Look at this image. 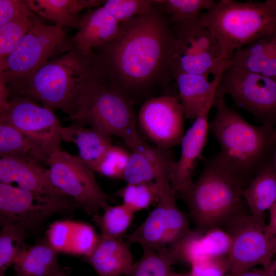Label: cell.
I'll list each match as a JSON object with an SVG mask.
<instances>
[{"mask_svg":"<svg viewBox=\"0 0 276 276\" xmlns=\"http://www.w3.org/2000/svg\"><path fill=\"white\" fill-rule=\"evenodd\" d=\"M211 109L208 108L195 119L181 139L179 158L173 163L168 176L171 187L176 194L185 193L193 183L194 170L207 142Z\"/></svg>","mask_w":276,"mask_h":276,"instance_id":"cell-16","label":"cell"},{"mask_svg":"<svg viewBox=\"0 0 276 276\" xmlns=\"http://www.w3.org/2000/svg\"><path fill=\"white\" fill-rule=\"evenodd\" d=\"M124 141L132 152L141 154L155 165L167 171L169 174L175 160L169 150L151 146L141 136L137 130L128 135Z\"/></svg>","mask_w":276,"mask_h":276,"instance_id":"cell-34","label":"cell"},{"mask_svg":"<svg viewBox=\"0 0 276 276\" xmlns=\"http://www.w3.org/2000/svg\"><path fill=\"white\" fill-rule=\"evenodd\" d=\"M131 243L101 237L86 261L99 276H127L133 264Z\"/></svg>","mask_w":276,"mask_h":276,"instance_id":"cell-20","label":"cell"},{"mask_svg":"<svg viewBox=\"0 0 276 276\" xmlns=\"http://www.w3.org/2000/svg\"><path fill=\"white\" fill-rule=\"evenodd\" d=\"M275 48L276 35L255 41L233 53L231 66L261 74Z\"/></svg>","mask_w":276,"mask_h":276,"instance_id":"cell-26","label":"cell"},{"mask_svg":"<svg viewBox=\"0 0 276 276\" xmlns=\"http://www.w3.org/2000/svg\"><path fill=\"white\" fill-rule=\"evenodd\" d=\"M160 195L157 204L148 217L127 236L131 243L142 248L170 249L190 229L188 218L178 207L168 176L157 179Z\"/></svg>","mask_w":276,"mask_h":276,"instance_id":"cell-11","label":"cell"},{"mask_svg":"<svg viewBox=\"0 0 276 276\" xmlns=\"http://www.w3.org/2000/svg\"><path fill=\"white\" fill-rule=\"evenodd\" d=\"M0 155L45 162L51 155L40 143L7 123H0Z\"/></svg>","mask_w":276,"mask_h":276,"instance_id":"cell-25","label":"cell"},{"mask_svg":"<svg viewBox=\"0 0 276 276\" xmlns=\"http://www.w3.org/2000/svg\"><path fill=\"white\" fill-rule=\"evenodd\" d=\"M228 95L236 105L264 123L276 122V81L230 66L222 75L216 96Z\"/></svg>","mask_w":276,"mask_h":276,"instance_id":"cell-12","label":"cell"},{"mask_svg":"<svg viewBox=\"0 0 276 276\" xmlns=\"http://www.w3.org/2000/svg\"><path fill=\"white\" fill-rule=\"evenodd\" d=\"M174 35L154 7L145 16L120 24L117 36L98 55L107 81L132 102L168 68Z\"/></svg>","mask_w":276,"mask_h":276,"instance_id":"cell-1","label":"cell"},{"mask_svg":"<svg viewBox=\"0 0 276 276\" xmlns=\"http://www.w3.org/2000/svg\"><path fill=\"white\" fill-rule=\"evenodd\" d=\"M244 189L215 154L205 162L198 178L180 196L195 229L205 232L222 228L232 217L244 211Z\"/></svg>","mask_w":276,"mask_h":276,"instance_id":"cell-4","label":"cell"},{"mask_svg":"<svg viewBox=\"0 0 276 276\" xmlns=\"http://www.w3.org/2000/svg\"><path fill=\"white\" fill-rule=\"evenodd\" d=\"M272 139L274 143L276 144V129H274L272 135Z\"/></svg>","mask_w":276,"mask_h":276,"instance_id":"cell-47","label":"cell"},{"mask_svg":"<svg viewBox=\"0 0 276 276\" xmlns=\"http://www.w3.org/2000/svg\"><path fill=\"white\" fill-rule=\"evenodd\" d=\"M0 276H6L8 268L13 265L20 248L27 237L22 227L0 219Z\"/></svg>","mask_w":276,"mask_h":276,"instance_id":"cell-29","label":"cell"},{"mask_svg":"<svg viewBox=\"0 0 276 276\" xmlns=\"http://www.w3.org/2000/svg\"><path fill=\"white\" fill-rule=\"evenodd\" d=\"M0 121L11 124L40 143L51 155L60 149L62 126L47 106H39L27 98L12 97L6 107L0 111Z\"/></svg>","mask_w":276,"mask_h":276,"instance_id":"cell-14","label":"cell"},{"mask_svg":"<svg viewBox=\"0 0 276 276\" xmlns=\"http://www.w3.org/2000/svg\"><path fill=\"white\" fill-rule=\"evenodd\" d=\"M217 41L223 56L259 39L276 35V13L269 0H220L198 17Z\"/></svg>","mask_w":276,"mask_h":276,"instance_id":"cell-5","label":"cell"},{"mask_svg":"<svg viewBox=\"0 0 276 276\" xmlns=\"http://www.w3.org/2000/svg\"><path fill=\"white\" fill-rule=\"evenodd\" d=\"M192 276H223L229 273L228 256L213 257L191 265Z\"/></svg>","mask_w":276,"mask_h":276,"instance_id":"cell-39","label":"cell"},{"mask_svg":"<svg viewBox=\"0 0 276 276\" xmlns=\"http://www.w3.org/2000/svg\"><path fill=\"white\" fill-rule=\"evenodd\" d=\"M263 268L270 276H276V258L272 259L267 266Z\"/></svg>","mask_w":276,"mask_h":276,"instance_id":"cell-44","label":"cell"},{"mask_svg":"<svg viewBox=\"0 0 276 276\" xmlns=\"http://www.w3.org/2000/svg\"><path fill=\"white\" fill-rule=\"evenodd\" d=\"M67 119L123 140L137 130L132 102L111 86L106 78L94 81L83 91Z\"/></svg>","mask_w":276,"mask_h":276,"instance_id":"cell-7","label":"cell"},{"mask_svg":"<svg viewBox=\"0 0 276 276\" xmlns=\"http://www.w3.org/2000/svg\"><path fill=\"white\" fill-rule=\"evenodd\" d=\"M35 14L25 1L0 0V26L15 20L36 18Z\"/></svg>","mask_w":276,"mask_h":276,"instance_id":"cell-40","label":"cell"},{"mask_svg":"<svg viewBox=\"0 0 276 276\" xmlns=\"http://www.w3.org/2000/svg\"><path fill=\"white\" fill-rule=\"evenodd\" d=\"M100 237L89 224L75 222L69 253L87 257L96 246Z\"/></svg>","mask_w":276,"mask_h":276,"instance_id":"cell-37","label":"cell"},{"mask_svg":"<svg viewBox=\"0 0 276 276\" xmlns=\"http://www.w3.org/2000/svg\"><path fill=\"white\" fill-rule=\"evenodd\" d=\"M120 24L102 6L82 16L78 31L71 39L81 51L91 53L93 48H101L118 35Z\"/></svg>","mask_w":276,"mask_h":276,"instance_id":"cell-19","label":"cell"},{"mask_svg":"<svg viewBox=\"0 0 276 276\" xmlns=\"http://www.w3.org/2000/svg\"><path fill=\"white\" fill-rule=\"evenodd\" d=\"M275 169V171H276V154H275V166L273 165Z\"/></svg>","mask_w":276,"mask_h":276,"instance_id":"cell-49","label":"cell"},{"mask_svg":"<svg viewBox=\"0 0 276 276\" xmlns=\"http://www.w3.org/2000/svg\"><path fill=\"white\" fill-rule=\"evenodd\" d=\"M103 214L94 217L100 228L101 237L109 239H121L130 227L134 213L124 204L107 206Z\"/></svg>","mask_w":276,"mask_h":276,"instance_id":"cell-28","label":"cell"},{"mask_svg":"<svg viewBox=\"0 0 276 276\" xmlns=\"http://www.w3.org/2000/svg\"><path fill=\"white\" fill-rule=\"evenodd\" d=\"M63 27L38 20L19 45L0 65V77L6 83L9 98L27 84L48 61L72 47Z\"/></svg>","mask_w":276,"mask_h":276,"instance_id":"cell-6","label":"cell"},{"mask_svg":"<svg viewBox=\"0 0 276 276\" xmlns=\"http://www.w3.org/2000/svg\"><path fill=\"white\" fill-rule=\"evenodd\" d=\"M155 4L151 0H107L103 6L121 24L149 14Z\"/></svg>","mask_w":276,"mask_h":276,"instance_id":"cell-35","label":"cell"},{"mask_svg":"<svg viewBox=\"0 0 276 276\" xmlns=\"http://www.w3.org/2000/svg\"><path fill=\"white\" fill-rule=\"evenodd\" d=\"M78 207L70 198L43 195L0 182V219L26 231L35 228L54 214Z\"/></svg>","mask_w":276,"mask_h":276,"instance_id":"cell-13","label":"cell"},{"mask_svg":"<svg viewBox=\"0 0 276 276\" xmlns=\"http://www.w3.org/2000/svg\"><path fill=\"white\" fill-rule=\"evenodd\" d=\"M223 74L214 77L212 81L202 75L179 73L174 76L186 118L195 119L214 106L217 88Z\"/></svg>","mask_w":276,"mask_h":276,"instance_id":"cell-18","label":"cell"},{"mask_svg":"<svg viewBox=\"0 0 276 276\" xmlns=\"http://www.w3.org/2000/svg\"><path fill=\"white\" fill-rule=\"evenodd\" d=\"M269 2L276 13V0H269Z\"/></svg>","mask_w":276,"mask_h":276,"instance_id":"cell-46","label":"cell"},{"mask_svg":"<svg viewBox=\"0 0 276 276\" xmlns=\"http://www.w3.org/2000/svg\"><path fill=\"white\" fill-rule=\"evenodd\" d=\"M105 78L99 56L85 53L72 43L68 51L48 61L12 97L37 101L70 116L83 91L93 82Z\"/></svg>","mask_w":276,"mask_h":276,"instance_id":"cell-3","label":"cell"},{"mask_svg":"<svg viewBox=\"0 0 276 276\" xmlns=\"http://www.w3.org/2000/svg\"><path fill=\"white\" fill-rule=\"evenodd\" d=\"M74 225L70 220L54 222L47 232V242L57 252L69 253Z\"/></svg>","mask_w":276,"mask_h":276,"instance_id":"cell-38","label":"cell"},{"mask_svg":"<svg viewBox=\"0 0 276 276\" xmlns=\"http://www.w3.org/2000/svg\"><path fill=\"white\" fill-rule=\"evenodd\" d=\"M185 118L179 100L167 95L146 101L137 120L142 131L156 147L169 150L180 143Z\"/></svg>","mask_w":276,"mask_h":276,"instance_id":"cell-15","label":"cell"},{"mask_svg":"<svg viewBox=\"0 0 276 276\" xmlns=\"http://www.w3.org/2000/svg\"><path fill=\"white\" fill-rule=\"evenodd\" d=\"M14 276H54L65 274L57 252L47 242L33 245L24 243L13 264Z\"/></svg>","mask_w":276,"mask_h":276,"instance_id":"cell-21","label":"cell"},{"mask_svg":"<svg viewBox=\"0 0 276 276\" xmlns=\"http://www.w3.org/2000/svg\"><path fill=\"white\" fill-rule=\"evenodd\" d=\"M237 276H270L262 267L261 269L254 268Z\"/></svg>","mask_w":276,"mask_h":276,"instance_id":"cell-43","label":"cell"},{"mask_svg":"<svg viewBox=\"0 0 276 276\" xmlns=\"http://www.w3.org/2000/svg\"><path fill=\"white\" fill-rule=\"evenodd\" d=\"M54 276H66L65 274H59V275H54Z\"/></svg>","mask_w":276,"mask_h":276,"instance_id":"cell-50","label":"cell"},{"mask_svg":"<svg viewBox=\"0 0 276 276\" xmlns=\"http://www.w3.org/2000/svg\"><path fill=\"white\" fill-rule=\"evenodd\" d=\"M38 20L37 17L25 18L0 26V65L7 60Z\"/></svg>","mask_w":276,"mask_h":276,"instance_id":"cell-31","label":"cell"},{"mask_svg":"<svg viewBox=\"0 0 276 276\" xmlns=\"http://www.w3.org/2000/svg\"><path fill=\"white\" fill-rule=\"evenodd\" d=\"M223 276H233L232 274H229V273H227V274H226Z\"/></svg>","mask_w":276,"mask_h":276,"instance_id":"cell-51","label":"cell"},{"mask_svg":"<svg viewBox=\"0 0 276 276\" xmlns=\"http://www.w3.org/2000/svg\"><path fill=\"white\" fill-rule=\"evenodd\" d=\"M62 141L74 144L79 157L93 171H96L105 153L112 145L110 135L92 127L77 123L61 130Z\"/></svg>","mask_w":276,"mask_h":276,"instance_id":"cell-22","label":"cell"},{"mask_svg":"<svg viewBox=\"0 0 276 276\" xmlns=\"http://www.w3.org/2000/svg\"><path fill=\"white\" fill-rule=\"evenodd\" d=\"M243 195L251 214L265 220V212L276 201V171L272 164L268 163L259 171Z\"/></svg>","mask_w":276,"mask_h":276,"instance_id":"cell-24","label":"cell"},{"mask_svg":"<svg viewBox=\"0 0 276 276\" xmlns=\"http://www.w3.org/2000/svg\"><path fill=\"white\" fill-rule=\"evenodd\" d=\"M164 175L169 176V173L155 165L141 154L132 152L122 179L127 183H140L155 181Z\"/></svg>","mask_w":276,"mask_h":276,"instance_id":"cell-32","label":"cell"},{"mask_svg":"<svg viewBox=\"0 0 276 276\" xmlns=\"http://www.w3.org/2000/svg\"><path fill=\"white\" fill-rule=\"evenodd\" d=\"M269 220L265 226V233L270 237L276 236V201L269 210Z\"/></svg>","mask_w":276,"mask_h":276,"instance_id":"cell-42","label":"cell"},{"mask_svg":"<svg viewBox=\"0 0 276 276\" xmlns=\"http://www.w3.org/2000/svg\"><path fill=\"white\" fill-rule=\"evenodd\" d=\"M175 24L176 34L169 60L173 76L188 73L214 77L231 66V60L223 56L214 37L198 18Z\"/></svg>","mask_w":276,"mask_h":276,"instance_id":"cell-8","label":"cell"},{"mask_svg":"<svg viewBox=\"0 0 276 276\" xmlns=\"http://www.w3.org/2000/svg\"><path fill=\"white\" fill-rule=\"evenodd\" d=\"M143 250L127 276H170L177 261L170 249L144 247Z\"/></svg>","mask_w":276,"mask_h":276,"instance_id":"cell-27","label":"cell"},{"mask_svg":"<svg viewBox=\"0 0 276 276\" xmlns=\"http://www.w3.org/2000/svg\"><path fill=\"white\" fill-rule=\"evenodd\" d=\"M261 74L276 81V48Z\"/></svg>","mask_w":276,"mask_h":276,"instance_id":"cell-41","label":"cell"},{"mask_svg":"<svg viewBox=\"0 0 276 276\" xmlns=\"http://www.w3.org/2000/svg\"><path fill=\"white\" fill-rule=\"evenodd\" d=\"M53 186L90 215H99L108 206V195L101 189L93 171L77 155L58 149L47 160Z\"/></svg>","mask_w":276,"mask_h":276,"instance_id":"cell-9","label":"cell"},{"mask_svg":"<svg viewBox=\"0 0 276 276\" xmlns=\"http://www.w3.org/2000/svg\"><path fill=\"white\" fill-rule=\"evenodd\" d=\"M170 276H192V275L190 273L189 274L180 273L175 272L173 270L170 274Z\"/></svg>","mask_w":276,"mask_h":276,"instance_id":"cell-45","label":"cell"},{"mask_svg":"<svg viewBox=\"0 0 276 276\" xmlns=\"http://www.w3.org/2000/svg\"><path fill=\"white\" fill-rule=\"evenodd\" d=\"M273 243H274V246L275 254L276 255V236L274 237H273Z\"/></svg>","mask_w":276,"mask_h":276,"instance_id":"cell-48","label":"cell"},{"mask_svg":"<svg viewBox=\"0 0 276 276\" xmlns=\"http://www.w3.org/2000/svg\"><path fill=\"white\" fill-rule=\"evenodd\" d=\"M130 153L111 145L100 163L96 172L111 178L122 179Z\"/></svg>","mask_w":276,"mask_h":276,"instance_id":"cell-36","label":"cell"},{"mask_svg":"<svg viewBox=\"0 0 276 276\" xmlns=\"http://www.w3.org/2000/svg\"><path fill=\"white\" fill-rule=\"evenodd\" d=\"M29 8L42 17L51 20L61 27L68 26L78 29L85 8L100 7L101 0H25Z\"/></svg>","mask_w":276,"mask_h":276,"instance_id":"cell-23","label":"cell"},{"mask_svg":"<svg viewBox=\"0 0 276 276\" xmlns=\"http://www.w3.org/2000/svg\"><path fill=\"white\" fill-rule=\"evenodd\" d=\"M214 0L155 1V4L163 5L171 20L174 23L197 19L203 10H209L215 4Z\"/></svg>","mask_w":276,"mask_h":276,"instance_id":"cell-33","label":"cell"},{"mask_svg":"<svg viewBox=\"0 0 276 276\" xmlns=\"http://www.w3.org/2000/svg\"><path fill=\"white\" fill-rule=\"evenodd\" d=\"M241 211L222 226L230 236L229 273L237 276L258 265L267 266L275 255L273 237L265 233V220Z\"/></svg>","mask_w":276,"mask_h":276,"instance_id":"cell-10","label":"cell"},{"mask_svg":"<svg viewBox=\"0 0 276 276\" xmlns=\"http://www.w3.org/2000/svg\"><path fill=\"white\" fill-rule=\"evenodd\" d=\"M119 194L123 204L134 213L147 209L153 202H158L160 195L157 180L140 183H127Z\"/></svg>","mask_w":276,"mask_h":276,"instance_id":"cell-30","label":"cell"},{"mask_svg":"<svg viewBox=\"0 0 276 276\" xmlns=\"http://www.w3.org/2000/svg\"><path fill=\"white\" fill-rule=\"evenodd\" d=\"M0 182L43 195L70 198L52 183L49 170L33 159L1 157Z\"/></svg>","mask_w":276,"mask_h":276,"instance_id":"cell-17","label":"cell"},{"mask_svg":"<svg viewBox=\"0 0 276 276\" xmlns=\"http://www.w3.org/2000/svg\"><path fill=\"white\" fill-rule=\"evenodd\" d=\"M216 111L209 121V131L218 142L216 155L227 170L245 188L255 175L269 162V148L274 143L273 124L255 126L226 104L224 98L216 97Z\"/></svg>","mask_w":276,"mask_h":276,"instance_id":"cell-2","label":"cell"}]
</instances>
